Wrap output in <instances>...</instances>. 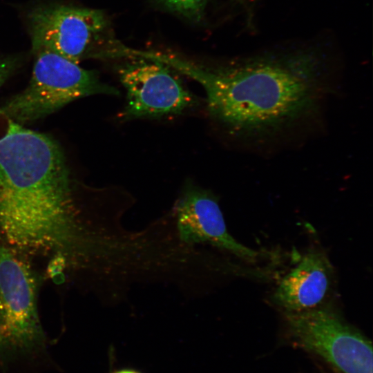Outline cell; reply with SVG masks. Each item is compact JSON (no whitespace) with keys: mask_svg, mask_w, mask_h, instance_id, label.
Here are the masks:
<instances>
[{"mask_svg":"<svg viewBox=\"0 0 373 373\" xmlns=\"http://www.w3.org/2000/svg\"><path fill=\"white\" fill-rule=\"evenodd\" d=\"M71 177L55 139L0 111V242L69 269L95 267L109 238L83 220Z\"/></svg>","mask_w":373,"mask_h":373,"instance_id":"6da1fadb","label":"cell"},{"mask_svg":"<svg viewBox=\"0 0 373 373\" xmlns=\"http://www.w3.org/2000/svg\"><path fill=\"white\" fill-rule=\"evenodd\" d=\"M157 59L200 84L211 116L247 139L295 127L317 112L327 90L321 60L312 52L260 56L214 68L161 52Z\"/></svg>","mask_w":373,"mask_h":373,"instance_id":"7a4b0ae2","label":"cell"},{"mask_svg":"<svg viewBox=\"0 0 373 373\" xmlns=\"http://www.w3.org/2000/svg\"><path fill=\"white\" fill-rule=\"evenodd\" d=\"M27 87L0 107V111L24 125L45 117L71 102L93 95H119L116 88L103 83L96 72L48 50L35 52Z\"/></svg>","mask_w":373,"mask_h":373,"instance_id":"3957f363","label":"cell"},{"mask_svg":"<svg viewBox=\"0 0 373 373\" xmlns=\"http://www.w3.org/2000/svg\"><path fill=\"white\" fill-rule=\"evenodd\" d=\"M283 315L294 341L340 373H373L371 342L333 309L321 305Z\"/></svg>","mask_w":373,"mask_h":373,"instance_id":"277c9868","label":"cell"},{"mask_svg":"<svg viewBox=\"0 0 373 373\" xmlns=\"http://www.w3.org/2000/svg\"><path fill=\"white\" fill-rule=\"evenodd\" d=\"M26 254L0 242V343L26 349L44 338L38 277Z\"/></svg>","mask_w":373,"mask_h":373,"instance_id":"5b68a950","label":"cell"},{"mask_svg":"<svg viewBox=\"0 0 373 373\" xmlns=\"http://www.w3.org/2000/svg\"><path fill=\"white\" fill-rule=\"evenodd\" d=\"M127 59L117 69L119 81L126 91L124 118L179 115L197 105L195 96L170 66L148 57Z\"/></svg>","mask_w":373,"mask_h":373,"instance_id":"8992f818","label":"cell"},{"mask_svg":"<svg viewBox=\"0 0 373 373\" xmlns=\"http://www.w3.org/2000/svg\"><path fill=\"white\" fill-rule=\"evenodd\" d=\"M30 18L35 52L50 50L78 64L88 56L103 57L99 44L109 23L102 11L54 6L36 9Z\"/></svg>","mask_w":373,"mask_h":373,"instance_id":"52a82bcc","label":"cell"},{"mask_svg":"<svg viewBox=\"0 0 373 373\" xmlns=\"http://www.w3.org/2000/svg\"><path fill=\"white\" fill-rule=\"evenodd\" d=\"M178 237L186 245L207 244L243 260L254 262L258 254L238 242L228 231L217 198L188 182L173 209Z\"/></svg>","mask_w":373,"mask_h":373,"instance_id":"ba28073f","label":"cell"},{"mask_svg":"<svg viewBox=\"0 0 373 373\" xmlns=\"http://www.w3.org/2000/svg\"><path fill=\"white\" fill-rule=\"evenodd\" d=\"M333 268L325 254H306L280 280L274 301L283 311L298 312L321 306L333 283Z\"/></svg>","mask_w":373,"mask_h":373,"instance_id":"9c48e42d","label":"cell"},{"mask_svg":"<svg viewBox=\"0 0 373 373\" xmlns=\"http://www.w3.org/2000/svg\"><path fill=\"white\" fill-rule=\"evenodd\" d=\"M10 65L6 63H0V87L7 79L11 73Z\"/></svg>","mask_w":373,"mask_h":373,"instance_id":"30bf717a","label":"cell"},{"mask_svg":"<svg viewBox=\"0 0 373 373\" xmlns=\"http://www.w3.org/2000/svg\"><path fill=\"white\" fill-rule=\"evenodd\" d=\"M116 373H137V372H135L133 371H129V370H122V371L117 372Z\"/></svg>","mask_w":373,"mask_h":373,"instance_id":"8fae6325","label":"cell"},{"mask_svg":"<svg viewBox=\"0 0 373 373\" xmlns=\"http://www.w3.org/2000/svg\"><path fill=\"white\" fill-rule=\"evenodd\" d=\"M3 348L2 345L0 343V350Z\"/></svg>","mask_w":373,"mask_h":373,"instance_id":"7c38bea8","label":"cell"}]
</instances>
